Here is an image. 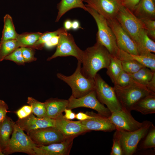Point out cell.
I'll use <instances>...</instances> for the list:
<instances>
[{
    "instance_id": "8",
    "label": "cell",
    "mask_w": 155,
    "mask_h": 155,
    "mask_svg": "<svg viewBox=\"0 0 155 155\" xmlns=\"http://www.w3.org/2000/svg\"><path fill=\"white\" fill-rule=\"evenodd\" d=\"M95 90L97 98L105 104L111 113L121 110L122 107L116 96L113 87L109 86L97 73L94 79Z\"/></svg>"
},
{
    "instance_id": "48",
    "label": "cell",
    "mask_w": 155,
    "mask_h": 155,
    "mask_svg": "<svg viewBox=\"0 0 155 155\" xmlns=\"http://www.w3.org/2000/svg\"><path fill=\"white\" fill-rule=\"evenodd\" d=\"M72 21L69 19L66 20L64 23V28L68 30L71 29Z\"/></svg>"
},
{
    "instance_id": "15",
    "label": "cell",
    "mask_w": 155,
    "mask_h": 155,
    "mask_svg": "<svg viewBox=\"0 0 155 155\" xmlns=\"http://www.w3.org/2000/svg\"><path fill=\"white\" fill-rule=\"evenodd\" d=\"M66 138H74L87 131L80 121H73L65 119L62 114L55 119V127Z\"/></svg>"
},
{
    "instance_id": "6",
    "label": "cell",
    "mask_w": 155,
    "mask_h": 155,
    "mask_svg": "<svg viewBox=\"0 0 155 155\" xmlns=\"http://www.w3.org/2000/svg\"><path fill=\"white\" fill-rule=\"evenodd\" d=\"M13 131L8 144L3 152L4 155L22 152L36 155L34 148L37 145L16 122L12 121Z\"/></svg>"
},
{
    "instance_id": "51",
    "label": "cell",
    "mask_w": 155,
    "mask_h": 155,
    "mask_svg": "<svg viewBox=\"0 0 155 155\" xmlns=\"http://www.w3.org/2000/svg\"><path fill=\"white\" fill-rule=\"evenodd\" d=\"M82 1L83 2V1H84L85 0H82Z\"/></svg>"
},
{
    "instance_id": "25",
    "label": "cell",
    "mask_w": 155,
    "mask_h": 155,
    "mask_svg": "<svg viewBox=\"0 0 155 155\" xmlns=\"http://www.w3.org/2000/svg\"><path fill=\"white\" fill-rule=\"evenodd\" d=\"M137 48L139 55L155 52V42L148 36L145 29L142 33Z\"/></svg>"
},
{
    "instance_id": "24",
    "label": "cell",
    "mask_w": 155,
    "mask_h": 155,
    "mask_svg": "<svg viewBox=\"0 0 155 155\" xmlns=\"http://www.w3.org/2000/svg\"><path fill=\"white\" fill-rule=\"evenodd\" d=\"M128 58L134 60L152 71H155V55L152 53L143 55H135L125 52L123 59Z\"/></svg>"
},
{
    "instance_id": "18",
    "label": "cell",
    "mask_w": 155,
    "mask_h": 155,
    "mask_svg": "<svg viewBox=\"0 0 155 155\" xmlns=\"http://www.w3.org/2000/svg\"><path fill=\"white\" fill-rule=\"evenodd\" d=\"M93 117L80 122L88 131H90L111 132L116 130L115 126L111 122L108 117L98 113L88 112Z\"/></svg>"
},
{
    "instance_id": "20",
    "label": "cell",
    "mask_w": 155,
    "mask_h": 155,
    "mask_svg": "<svg viewBox=\"0 0 155 155\" xmlns=\"http://www.w3.org/2000/svg\"><path fill=\"white\" fill-rule=\"evenodd\" d=\"M140 20H155V0H141L132 12Z\"/></svg>"
},
{
    "instance_id": "2",
    "label": "cell",
    "mask_w": 155,
    "mask_h": 155,
    "mask_svg": "<svg viewBox=\"0 0 155 155\" xmlns=\"http://www.w3.org/2000/svg\"><path fill=\"white\" fill-rule=\"evenodd\" d=\"M86 6L87 11L94 18L97 26L96 41L106 48L111 55L118 58L121 49L118 47L115 36L107 20L94 9Z\"/></svg>"
},
{
    "instance_id": "11",
    "label": "cell",
    "mask_w": 155,
    "mask_h": 155,
    "mask_svg": "<svg viewBox=\"0 0 155 155\" xmlns=\"http://www.w3.org/2000/svg\"><path fill=\"white\" fill-rule=\"evenodd\" d=\"M107 21L115 36L119 49L131 54L139 55L135 43L116 19Z\"/></svg>"
},
{
    "instance_id": "37",
    "label": "cell",
    "mask_w": 155,
    "mask_h": 155,
    "mask_svg": "<svg viewBox=\"0 0 155 155\" xmlns=\"http://www.w3.org/2000/svg\"><path fill=\"white\" fill-rule=\"evenodd\" d=\"M145 29L150 37L153 40L155 39V21L154 20L146 19L141 20Z\"/></svg>"
},
{
    "instance_id": "27",
    "label": "cell",
    "mask_w": 155,
    "mask_h": 155,
    "mask_svg": "<svg viewBox=\"0 0 155 155\" xmlns=\"http://www.w3.org/2000/svg\"><path fill=\"white\" fill-rule=\"evenodd\" d=\"M4 26L0 41L16 39L18 34L16 32L11 16L9 14L4 17Z\"/></svg>"
},
{
    "instance_id": "29",
    "label": "cell",
    "mask_w": 155,
    "mask_h": 155,
    "mask_svg": "<svg viewBox=\"0 0 155 155\" xmlns=\"http://www.w3.org/2000/svg\"><path fill=\"white\" fill-rule=\"evenodd\" d=\"M129 74L134 81L146 86L155 75V71L144 67L136 72Z\"/></svg>"
},
{
    "instance_id": "34",
    "label": "cell",
    "mask_w": 155,
    "mask_h": 155,
    "mask_svg": "<svg viewBox=\"0 0 155 155\" xmlns=\"http://www.w3.org/2000/svg\"><path fill=\"white\" fill-rule=\"evenodd\" d=\"M144 137L145 138L141 143V148L143 149H155V127L153 124Z\"/></svg>"
},
{
    "instance_id": "21",
    "label": "cell",
    "mask_w": 155,
    "mask_h": 155,
    "mask_svg": "<svg viewBox=\"0 0 155 155\" xmlns=\"http://www.w3.org/2000/svg\"><path fill=\"white\" fill-rule=\"evenodd\" d=\"M129 110L138 111L144 115L155 113V93L140 99L131 106Z\"/></svg>"
},
{
    "instance_id": "13",
    "label": "cell",
    "mask_w": 155,
    "mask_h": 155,
    "mask_svg": "<svg viewBox=\"0 0 155 155\" xmlns=\"http://www.w3.org/2000/svg\"><path fill=\"white\" fill-rule=\"evenodd\" d=\"M108 118L117 130L133 131L140 128L143 124V122H140L134 118L131 111L123 108L111 113Z\"/></svg>"
},
{
    "instance_id": "10",
    "label": "cell",
    "mask_w": 155,
    "mask_h": 155,
    "mask_svg": "<svg viewBox=\"0 0 155 155\" xmlns=\"http://www.w3.org/2000/svg\"><path fill=\"white\" fill-rule=\"evenodd\" d=\"M59 36V41L56 51L47 60L50 61L59 57L71 56L82 63L84 51L76 44L72 35L67 32L60 34Z\"/></svg>"
},
{
    "instance_id": "41",
    "label": "cell",
    "mask_w": 155,
    "mask_h": 155,
    "mask_svg": "<svg viewBox=\"0 0 155 155\" xmlns=\"http://www.w3.org/2000/svg\"><path fill=\"white\" fill-rule=\"evenodd\" d=\"M8 108V106L5 102L0 100V123L6 117Z\"/></svg>"
},
{
    "instance_id": "26",
    "label": "cell",
    "mask_w": 155,
    "mask_h": 155,
    "mask_svg": "<svg viewBox=\"0 0 155 155\" xmlns=\"http://www.w3.org/2000/svg\"><path fill=\"white\" fill-rule=\"evenodd\" d=\"M106 69L107 74L112 82L115 84L118 77L123 71L121 60L111 55L110 62Z\"/></svg>"
},
{
    "instance_id": "42",
    "label": "cell",
    "mask_w": 155,
    "mask_h": 155,
    "mask_svg": "<svg viewBox=\"0 0 155 155\" xmlns=\"http://www.w3.org/2000/svg\"><path fill=\"white\" fill-rule=\"evenodd\" d=\"M141 0H125L122 1V5L132 12Z\"/></svg>"
},
{
    "instance_id": "16",
    "label": "cell",
    "mask_w": 155,
    "mask_h": 155,
    "mask_svg": "<svg viewBox=\"0 0 155 155\" xmlns=\"http://www.w3.org/2000/svg\"><path fill=\"white\" fill-rule=\"evenodd\" d=\"M18 126L27 134L36 129L55 127V119L48 117H35L32 113L27 117L16 122Z\"/></svg>"
},
{
    "instance_id": "40",
    "label": "cell",
    "mask_w": 155,
    "mask_h": 155,
    "mask_svg": "<svg viewBox=\"0 0 155 155\" xmlns=\"http://www.w3.org/2000/svg\"><path fill=\"white\" fill-rule=\"evenodd\" d=\"M110 154L111 155H123L119 141L114 134L113 136V146Z\"/></svg>"
},
{
    "instance_id": "5",
    "label": "cell",
    "mask_w": 155,
    "mask_h": 155,
    "mask_svg": "<svg viewBox=\"0 0 155 155\" xmlns=\"http://www.w3.org/2000/svg\"><path fill=\"white\" fill-rule=\"evenodd\" d=\"M113 88L122 108L129 111L131 106L140 99L155 93L137 82L124 86L114 85Z\"/></svg>"
},
{
    "instance_id": "19",
    "label": "cell",
    "mask_w": 155,
    "mask_h": 155,
    "mask_svg": "<svg viewBox=\"0 0 155 155\" xmlns=\"http://www.w3.org/2000/svg\"><path fill=\"white\" fill-rule=\"evenodd\" d=\"M44 103L47 117L55 119L62 115L67 108L69 101L68 100L51 98Z\"/></svg>"
},
{
    "instance_id": "36",
    "label": "cell",
    "mask_w": 155,
    "mask_h": 155,
    "mask_svg": "<svg viewBox=\"0 0 155 155\" xmlns=\"http://www.w3.org/2000/svg\"><path fill=\"white\" fill-rule=\"evenodd\" d=\"M137 82L132 78L129 74L123 70L118 77L115 85L124 86Z\"/></svg>"
},
{
    "instance_id": "4",
    "label": "cell",
    "mask_w": 155,
    "mask_h": 155,
    "mask_svg": "<svg viewBox=\"0 0 155 155\" xmlns=\"http://www.w3.org/2000/svg\"><path fill=\"white\" fill-rule=\"evenodd\" d=\"M148 121L143 122L139 129L132 131L115 130L114 134L119 141L123 155H132L135 152L138 145L147 133L152 125Z\"/></svg>"
},
{
    "instance_id": "39",
    "label": "cell",
    "mask_w": 155,
    "mask_h": 155,
    "mask_svg": "<svg viewBox=\"0 0 155 155\" xmlns=\"http://www.w3.org/2000/svg\"><path fill=\"white\" fill-rule=\"evenodd\" d=\"M15 113L19 119L24 118L32 113V110L30 105H24L17 110Z\"/></svg>"
},
{
    "instance_id": "33",
    "label": "cell",
    "mask_w": 155,
    "mask_h": 155,
    "mask_svg": "<svg viewBox=\"0 0 155 155\" xmlns=\"http://www.w3.org/2000/svg\"><path fill=\"white\" fill-rule=\"evenodd\" d=\"M123 70L129 74H133L144 66L131 59L121 60Z\"/></svg>"
},
{
    "instance_id": "28",
    "label": "cell",
    "mask_w": 155,
    "mask_h": 155,
    "mask_svg": "<svg viewBox=\"0 0 155 155\" xmlns=\"http://www.w3.org/2000/svg\"><path fill=\"white\" fill-rule=\"evenodd\" d=\"M43 33L40 32L25 33L18 34L16 38L20 47L32 48Z\"/></svg>"
},
{
    "instance_id": "23",
    "label": "cell",
    "mask_w": 155,
    "mask_h": 155,
    "mask_svg": "<svg viewBox=\"0 0 155 155\" xmlns=\"http://www.w3.org/2000/svg\"><path fill=\"white\" fill-rule=\"evenodd\" d=\"M76 8H80L86 11L87 10V7L82 0H61L57 5L58 11L55 22H58L67 12Z\"/></svg>"
},
{
    "instance_id": "9",
    "label": "cell",
    "mask_w": 155,
    "mask_h": 155,
    "mask_svg": "<svg viewBox=\"0 0 155 155\" xmlns=\"http://www.w3.org/2000/svg\"><path fill=\"white\" fill-rule=\"evenodd\" d=\"M67 108L72 109L79 107L90 108L96 111L98 113L108 117L111 112L101 103L97 98L95 90L82 97L77 98L71 95L68 100Z\"/></svg>"
},
{
    "instance_id": "17",
    "label": "cell",
    "mask_w": 155,
    "mask_h": 155,
    "mask_svg": "<svg viewBox=\"0 0 155 155\" xmlns=\"http://www.w3.org/2000/svg\"><path fill=\"white\" fill-rule=\"evenodd\" d=\"M74 138H67L59 143L46 146H37L34 148L36 155H68L72 147Z\"/></svg>"
},
{
    "instance_id": "35",
    "label": "cell",
    "mask_w": 155,
    "mask_h": 155,
    "mask_svg": "<svg viewBox=\"0 0 155 155\" xmlns=\"http://www.w3.org/2000/svg\"><path fill=\"white\" fill-rule=\"evenodd\" d=\"M4 60L12 61L19 65L24 64L25 63L22 56L20 47L16 49L7 55Z\"/></svg>"
},
{
    "instance_id": "7",
    "label": "cell",
    "mask_w": 155,
    "mask_h": 155,
    "mask_svg": "<svg viewBox=\"0 0 155 155\" xmlns=\"http://www.w3.org/2000/svg\"><path fill=\"white\" fill-rule=\"evenodd\" d=\"M115 18L134 42L137 47L142 33L145 29L141 20L123 5L120 7Z\"/></svg>"
},
{
    "instance_id": "49",
    "label": "cell",
    "mask_w": 155,
    "mask_h": 155,
    "mask_svg": "<svg viewBox=\"0 0 155 155\" xmlns=\"http://www.w3.org/2000/svg\"><path fill=\"white\" fill-rule=\"evenodd\" d=\"M4 154L1 148V146H0V155H4Z\"/></svg>"
},
{
    "instance_id": "32",
    "label": "cell",
    "mask_w": 155,
    "mask_h": 155,
    "mask_svg": "<svg viewBox=\"0 0 155 155\" xmlns=\"http://www.w3.org/2000/svg\"><path fill=\"white\" fill-rule=\"evenodd\" d=\"M67 32V30L64 28L62 27L53 32H45L42 34L32 48L41 49L44 46V44L53 37L59 36L60 34Z\"/></svg>"
},
{
    "instance_id": "12",
    "label": "cell",
    "mask_w": 155,
    "mask_h": 155,
    "mask_svg": "<svg viewBox=\"0 0 155 155\" xmlns=\"http://www.w3.org/2000/svg\"><path fill=\"white\" fill-rule=\"evenodd\" d=\"M27 134L37 146H47L61 142L67 139L58 129L54 127L31 130Z\"/></svg>"
},
{
    "instance_id": "3",
    "label": "cell",
    "mask_w": 155,
    "mask_h": 155,
    "mask_svg": "<svg viewBox=\"0 0 155 155\" xmlns=\"http://www.w3.org/2000/svg\"><path fill=\"white\" fill-rule=\"evenodd\" d=\"M81 64V61H78L75 71L70 76H65L60 73L57 74L58 78L70 86L72 95L77 98L84 96L95 88L94 79L87 78L82 74Z\"/></svg>"
},
{
    "instance_id": "38",
    "label": "cell",
    "mask_w": 155,
    "mask_h": 155,
    "mask_svg": "<svg viewBox=\"0 0 155 155\" xmlns=\"http://www.w3.org/2000/svg\"><path fill=\"white\" fill-rule=\"evenodd\" d=\"M22 55L25 62L35 61L37 59L34 56V49L26 47H20Z\"/></svg>"
},
{
    "instance_id": "14",
    "label": "cell",
    "mask_w": 155,
    "mask_h": 155,
    "mask_svg": "<svg viewBox=\"0 0 155 155\" xmlns=\"http://www.w3.org/2000/svg\"><path fill=\"white\" fill-rule=\"evenodd\" d=\"M85 5L94 9L107 20L115 18L122 5L121 0H85Z\"/></svg>"
},
{
    "instance_id": "1",
    "label": "cell",
    "mask_w": 155,
    "mask_h": 155,
    "mask_svg": "<svg viewBox=\"0 0 155 155\" xmlns=\"http://www.w3.org/2000/svg\"><path fill=\"white\" fill-rule=\"evenodd\" d=\"M111 55L108 50L98 42L84 51L82 61L81 71L87 78L94 79L101 69L108 67Z\"/></svg>"
},
{
    "instance_id": "22",
    "label": "cell",
    "mask_w": 155,
    "mask_h": 155,
    "mask_svg": "<svg viewBox=\"0 0 155 155\" xmlns=\"http://www.w3.org/2000/svg\"><path fill=\"white\" fill-rule=\"evenodd\" d=\"M12 121L10 117L6 116L0 123V146L3 152L7 147L12 132Z\"/></svg>"
},
{
    "instance_id": "31",
    "label": "cell",
    "mask_w": 155,
    "mask_h": 155,
    "mask_svg": "<svg viewBox=\"0 0 155 155\" xmlns=\"http://www.w3.org/2000/svg\"><path fill=\"white\" fill-rule=\"evenodd\" d=\"M27 103L32 108V113L38 117H47L45 104L40 102L34 98L28 97Z\"/></svg>"
},
{
    "instance_id": "50",
    "label": "cell",
    "mask_w": 155,
    "mask_h": 155,
    "mask_svg": "<svg viewBox=\"0 0 155 155\" xmlns=\"http://www.w3.org/2000/svg\"><path fill=\"white\" fill-rule=\"evenodd\" d=\"M121 0L122 1H125V0Z\"/></svg>"
},
{
    "instance_id": "47",
    "label": "cell",
    "mask_w": 155,
    "mask_h": 155,
    "mask_svg": "<svg viewBox=\"0 0 155 155\" xmlns=\"http://www.w3.org/2000/svg\"><path fill=\"white\" fill-rule=\"evenodd\" d=\"M82 28L80 22L77 20H75L72 22L71 29L74 30L80 28Z\"/></svg>"
},
{
    "instance_id": "44",
    "label": "cell",
    "mask_w": 155,
    "mask_h": 155,
    "mask_svg": "<svg viewBox=\"0 0 155 155\" xmlns=\"http://www.w3.org/2000/svg\"><path fill=\"white\" fill-rule=\"evenodd\" d=\"M93 116L88 113L80 112L76 114L75 118L80 121H83L92 118Z\"/></svg>"
},
{
    "instance_id": "46",
    "label": "cell",
    "mask_w": 155,
    "mask_h": 155,
    "mask_svg": "<svg viewBox=\"0 0 155 155\" xmlns=\"http://www.w3.org/2000/svg\"><path fill=\"white\" fill-rule=\"evenodd\" d=\"M146 86L149 90L155 92V75Z\"/></svg>"
},
{
    "instance_id": "43",
    "label": "cell",
    "mask_w": 155,
    "mask_h": 155,
    "mask_svg": "<svg viewBox=\"0 0 155 155\" xmlns=\"http://www.w3.org/2000/svg\"><path fill=\"white\" fill-rule=\"evenodd\" d=\"M59 35L54 36L45 43L44 45V46L48 49L52 48L57 45L59 42Z\"/></svg>"
},
{
    "instance_id": "30",
    "label": "cell",
    "mask_w": 155,
    "mask_h": 155,
    "mask_svg": "<svg viewBox=\"0 0 155 155\" xmlns=\"http://www.w3.org/2000/svg\"><path fill=\"white\" fill-rule=\"evenodd\" d=\"M20 46L16 39L4 40L0 42V62Z\"/></svg>"
},
{
    "instance_id": "45",
    "label": "cell",
    "mask_w": 155,
    "mask_h": 155,
    "mask_svg": "<svg viewBox=\"0 0 155 155\" xmlns=\"http://www.w3.org/2000/svg\"><path fill=\"white\" fill-rule=\"evenodd\" d=\"M64 112L65 114L63 116L65 119L71 120L75 118L76 114L72 111L71 109L66 108Z\"/></svg>"
}]
</instances>
